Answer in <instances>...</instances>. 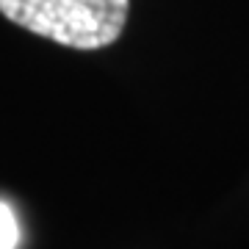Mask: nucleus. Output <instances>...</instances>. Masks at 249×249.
Masks as SVG:
<instances>
[{
	"mask_svg": "<svg viewBox=\"0 0 249 249\" xmlns=\"http://www.w3.org/2000/svg\"><path fill=\"white\" fill-rule=\"evenodd\" d=\"M17 244H19L17 216L6 202H0V249H17Z\"/></svg>",
	"mask_w": 249,
	"mask_h": 249,
	"instance_id": "obj_2",
	"label": "nucleus"
},
{
	"mask_svg": "<svg viewBox=\"0 0 249 249\" xmlns=\"http://www.w3.org/2000/svg\"><path fill=\"white\" fill-rule=\"evenodd\" d=\"M130 0H0V14L72 50H103L122 36Z\"/></svg>",
	"mask_w": 249,
	"mask_h": 249,
	"instance_id": "obj_1",
	"label": "nucleus"
}]
</instances>
